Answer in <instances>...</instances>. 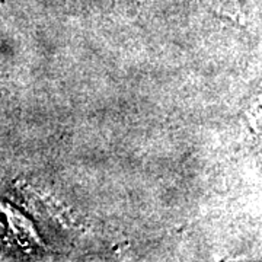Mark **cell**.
<instances>
[{
  "instance_id": "cell-1",
  "label": "cell",
  "mask_w": 262,
  "mask_h": 262,
  "mask_svg": "<svg viewBox=\"0 0 262 262\" xmlns=\"http://www.w3.org/2000/svg\"><path fill=\"white\" fill-rule=\"evenodd\" d=\"M213 5L225 13H230L233 16L234 13L239 12V3L237 0H211Z\"/></svg>"
}]
</instances>
